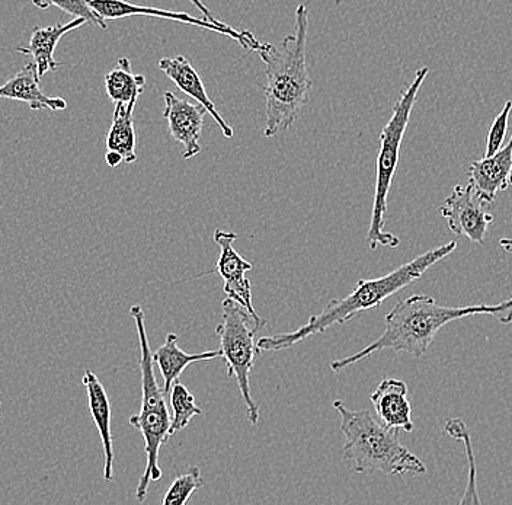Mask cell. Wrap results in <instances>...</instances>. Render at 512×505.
Here are the masks:
<instances>
[{"label": "cell", "mask_w": 512, "mask_h": 505, "mask_svg": "<svg viewBox=\"0 0 512 505\" xmlns=\"http://www.w3.org/2000/svg\"><path fill=\"white\" fill-rule=\"evenodd\" d=\"M0 421H2V402H0Z\"/></svg>", "instance_id": "obj_29"}, {"label": "cell", "mask_w": 512, "mask_h": 505, "mask_svg": "<svg viewBox=\"0 0 512 505\" xmlns=\"http://www.w3.org/2000/svg\"><path fill=\"white\" fill-rule=\"evenodd\" d=\"M114 105L112 123L107 134V150L118 153L124 163H134L137 161V136L133 115L137 102Z\"/></svg>", "instance_id": "obj_19"}, {"label": "cell", "mask_w": 512, "mask_h": 505, "mask_svg": "<svg viewBox=\"0 0 512 505\" xmlns=\"http://www.w3.org/2000/svg\"><path fill=\"white\" fill-rule=\"evenodd\" d=\"M158 66L159 69L162 70V72L165 73V75L168 76L176 86H178L179 91H182L185 95H188V97L195 99L197 104L204 107L207 114H210L211 117H213V120L216 121V124L220 127V130H222L224 137L232 139V127L224 121L222 115L217 111V107L216 104H214L213 99L208 97L206 86H204L200 73L194 69V66L191 65V62L187 57H165V59L159 60Z\"/></svg>", "instance_id": "obj_12"}, {"label": "cell", "mask_w": 512, "mask_h": 505, "mask_svg": "<svg viewBox=\"0 0 512 505\" xmlns=\"http://www.w3.org/2000/svg\"><path fill=\"white\" fill-rule=\"evenodd\" d=\"M188 2H191L192 5H194L195 8L198 9V11H200L201 14H203V18L207 19V21L214 22V24H223V21L214 18V15L211 14L210 9H208L207 6L204 5L203 0H188Z\"/></svg>", "instance_id": "obj_26"}, {"label": "cell", "mask_w": 512, "mask_h": 505, "mask_svg": "<svg viewBox=\"0 0 512 505\" xmlns=\"http://www.w3.org/2000/svg\"><path fill=\"white\" fill-rule=\"evenodd\" d=\"M0 99L24 102L31 110H67V101L60 97H48L40 86L34 62L22 67L9 81L0 85Z\"/></svg>", "instance_id": "obj_16"}, {"label": "cell", "mask_w": 512, "mask_h": 505, "mask_svg": "<svg viewBox=\"0 0 512 505\" xmlns=\"http://www.w3.org/2000/svg\"><path fill=\"white\" fill-rule=\"evenodd\" d=\"M371 404L376 409L377 418L386 427L403 430L405 433L414 431L411 402L408 401V385L395 377H386L371 393Z\"/></svg>", "instance_id": "obj_13"}, {"label": "cell", "mask_w": 512, "mask_h": 505, "mask_svg": "<svg viewBox=\"0 0 512 505\" xmlns=\"http://www.w3.org/2000/svg\"><path fill=\"white\" fill-rule=\"evenodd\" d=\"M428 73H430L428 67H421L415 73L414 81L403 89L393 107L392 117L380 133V149L376 161V194H374L370 228L367 232L368 248L371 251H376L377 246L380 245L390 249L398 248L400 245L398 236L384 230L387 196H389L390 187H392L393 178L398 169L400 147H402L405 131L408 129L409 118H411L416 99H418L419 89L427 79Z\"/></svg>", "instance_id": "obj_6"}, {"label": "cell", "mask_w": 512, "mask_h": 505, "mask_svg": "<svg viewBox=\"0 0 512 505\" xmlns=\"http://www.w3.org/2000/svg\"><path fill=\"white\" fill-rule=\"evenodd\" d=\"M222 324L217 326L216 334L220 338V353L226 363L227 377H235L242 393L243 402L248 411V420L252 425L259 421V405L252 398L251 373L259 356L256 332L262 328L235 300L227 299L222 303Z\"/></svg>", "instance_id": "obj_7"}, {"label": "cell", "mask_w": 512, "mask_h": 505, "mask_svg": "<svg viewBox=\"0 0 512 505\" xmlns=\"http://www.w3.org/2000/svg\"><path fill=\"white\" fill-rule=\"evenodd\" d=\"M309 31V6L300 3L296 9V31L283 38L280 46L262 43L256 53L265 65L264 136L275 137L296 123L313 88L306 63V41Z\"/></svg>", "instance_id": "obj_3"}, {"label": "cell", "mask_w": 512, "mask_h": 505, "mask_svg": "<svg viewBox=\"0 0 512 505\" xmlns=\"http://www.w3.org/2000/svg\"><path fill=\"white\" fill-rule=\"evenodd\" d=\"M88 24L89 22L85 18H73L72 21L66 22V24L34 28L30 43L27 46L16 47V51L25 54V56L32 57L34 65L37 67L38 78L41 81L47 73L56 72V70H59V67L63 66V63L57 62L54 59V51H56L64 35L79 30V28L85 27Z\"/></svg>", "instance_id": "obj_15"}, {"label": "cell", "mask_w": 512, "mask_h": 505, "mask_svg": "<svg viewBox=\"0 0 512 505\" xmlns=\"http://www.w3.org/2000/svg\"><path fill=\"white\" fill-rule=\"evenodd\" d=\"M469 182L489 203L512 185V134L508 145L501 147L495 155L483 156L470 165Z\"/></svg>", "instance_id": "obj_14"}, {"label": "cell", "mask_w": 512, "mask_h": 505, "mask_svg": "<svg viewBox=\"0 0 512 505\" xmlns=\"http://www.w3.org/2000/svg\"><path fill=\"white\" fill-rule=\"evenodd\" d=\"M136 322L137 335L140 344V370H142V408L137 415L130 418V424L142 433L144 450H146L147 463L139 487H137L136 498L142 503L146 500L147 492L152 482H159L162 479V469L159 466L160 449L168 443L169 428H171V412H169L166 399L168 396L160 388L155 376L153 367L152 348H150L149 337H147L146 324H144V312L140 306H133L130 310Z\"/></svg>", "instance_id": "obj_5"}, {"label": "cell", "mask_w": 512, "mask_h": 505, "mask_svg": "<svg viewBox=\"0 0 512 505\" xmlns=\"http://www.w3.org/2000/svg\"><path fill=\"white\" fill-rule=\"evenodd\" d=\"M345 437L342 456L354 473L422 475L427 466L399 441L398 430L386 427L368 409L354 411L342 401L334 402Z\"/></svg>", "instance_id": "obj_4"}, {"label": "cell", "mask_w": 512, "mask_h": 505, "mask_svg": "<svg viewBox=\"0 0 512 505\" xmlns=\"http://www.w3.org/2000/svg\"><path fill=\"white\" fill-rule=\"evenodd\" d=\"M489 206L491 203L480 196L469 182L454 188L440 207V213L454 235L466 236L473 244H483L489 225L494 222Z\"/></svg>", "instance_id": "obj_9"}, {"label": "cell", "mask_w": 512, "mask_h": 505, "mask_svg": "<svg viewBox=\"0 0 512 505\" xmlns=\"http://www.w3.org/2000/svg\"><path fill=\"white\" fill-rule=\"evenodd\" d=\"M512 110V102H505L504 108L501 113L496 115L494 123H492L491 130L488 133V139H486V152L485 156H492L501 149L504 145L505 137H507L508 120H510V114Z\"/></svg>", "instance_id": "obj_25"}, {"label": "cell", "mask_w": 512, "mask_h": 505, "mask_svg": "<svg viewBox=\"0 0 512 505\" xmlns=\"http://www.w3.org/2000/svg\"><path fill=\"white\" fill-rule=\"evenodd\" d=\"M214 242L220 246V257L214 265V271L223 278V290L229 299L238 302L242 308L248 310L249 315L258 324L265 325L264 319L258 315L252 303L251 280L246 273L252 270V264L246 261L235 249L238 235L235 232L216 229L213 233Z\"/></svg>", "instance_id": "obj_10"}, {"label": "cell", "mask_w": 512, "mask_h": 505, "mask_svg": "<svg viewBox=\"0 0 512 505\" xmlns=\"http://www.w3.org/2000/svg\"><path fill=\"white\" fill-rule=\"evenodd\" d=\"M146 89V78L136 75L128 57H121L117 66L105 75V91L114 104L137 102Z\"/></svg>", "instance_id": "obj_20"}, {"label": "cell", "mask_w": 512, "mask_h": 505, "mask_svg": "<svg viewBox=\"0 0 512 505\" xmlns=\"http://www.w3.org/2000/svg\"><path fill=\"white\" fill-rule=\"evenodd\" d=\"M178 335L171 332L166 335V340L163 345H160L158 350L152 354L153 363L159 367L160 373L163 377V392L166 396L171 393L172 386L178 382L184 370L191 364L198 363V361H208L219 359L222 357L220 350L206 351L201 354H188L178 345Z\"/></svg>", "instance_id": "obj_18"}, {"label": "cell", "mask_w": 512, "mask_h": 505, "mask_svg": "<svg viewBox=\"0 0 512 505\" xmlns=\"http://www.w3.org/2000/svg\"><path fill=\"white\" fill-rule=\"evenodd\" d=\"M169 401H171L172 407L169 437L176 436L179 431L184 430L191 423L192 418L203 414V409L195 404L194 395L188 391L187 386L179 383V380L172 386Z\"/></svg>", "instance_id": "obj_21"}, {"label": "cell", "mask_w": 512, "mask_h": 505, "mask_svg": "<svg viewBox=\"0 0 512 505\" xmlns=\"http://www.w3.org/2000/svg\"><path fill=\"white\" fill-rule=\"evenodd\" d=\"M88 5L105 21L108 19H123L128 17H147L168 19V21L181 22V24L194 25L203 30L213 31L227 35V37L239 43L246 51H258L262 46L261 41L251 31H238L227 24H214L204 18L192 17L187 12H174L168 9L152 8V6L134 5L126 0H88Z\"/></svg>", "instance_id": "obj_8"}, {"label": "cell", "mask_w": 512, "mask_h": 505, "mask_svg": "<svg viewBox=\"0 0 512 505\" xmlns=\"http://www.w3.org/2000/svg\"><path fill=\"white\" fill-rule=\"evenodd\" d=\"M456 248V241L448 242L446 245L430 249L415 260L400 265L387 276L358 281L354 292L339 299H332L322 312L310 316L309 321L296 331L259 338V351L277 353V351L287 350L296 344L303 343L307 338L323 334L331 326L347 324L366 310L379 308L384 300L419 280L432 265L453 254Z\"/></svg>", "instance_id": "obj_2"}, {"label": "cell", "mask_w": 512, "mask_h": 505, "mask_svg": "<svg viewBox=\"0 0 512 505\" xmlns=\"http://www.w3.org/2000/svg\"><path fill=\"white\" fill-rule=\"evenodd\" d=\"M105 162H107V165L110 166V168H118L121 163H124L123 158L115 152H107Z\"/></svg>", "instance_id": "obj_27"}, {"label": "cell", "mask_w": 512, "mask_h": 505, "mask_svg": "<svg viewBox=\"0 0 512 505\" xmlns=\"http://www.w3.org/2000/svg\"><path fill=\"white\" fill-rule=\"evenodd\" d=\"M473 315H491L502 324H511L512 297L495 306L476 305L464 308L440 306L431 296L425 294H415L408 299L399 300L384 318L383 334L376 341L352 356L332 361L329 369L339 373L386 350L409 354L419 359L430 350L443 326Z\"/></svg>", "instance_id": "obj_1"}, {"label": "cell", "mask_w": 512, "mask_h": 505, "mask_svg": "<svg viewBox=\"0 0 512 505\" xmlns=\"http://www.w3.org/2000/svg\"><path fill=\"white\" fill-rule=\"evenodd\" d=\"M204 487V479L198 466H191L187 473L178 476L163 497V505H184L197 489Z\"/></svg>", "instance_id": "obj_22"}, {"label": "cell", "mask_w": 512, "mask_h": 505, "mask_svg": "<svg viewBox=\"0 0 512 505\" xmlns=\"http://www.w3.org/2000/svg\"><path fill=\"white\" fill-rule=\"evenodd\" d=\"M83 386L88 392L89 409L91 417L98 428L101 436L102 447H104V479L111 482L114 479V439L111 431V405L104 385L99 382L94 372L86 370L82 379Z\"/></svg>", "instance_id": "obj_17"}, {"label": "cell", "mask_w": 512, "mask_h": 505, "mask_svg": "<svg viewBox=\"0 0 512 505\" xmlns=\"http://www.w3.org/2000/svg\"><path fill=\"white\" fill-rule=\"evenodd\" d=\"M32 5L41 9V11L56 6L64 14L72 15L75 18H85L89 24L96 25L104 31L108 30L107 21L96 14L94 9L88 5V0H32Z\"/></svg>", "instance_id": "obj_23"}, {"label": "cell", "mask_w": 512, "mask_h": 505, "mask_svg": "<svg viewBox=\"0 0 512 505\" xmlns=\"http://www.w3.org/2000/svg\"><path fill=\"white\" fill-rule=\"evenodd\" d=\"M163 98V118L168 121L172 139L184 147L182 158H194L201 152L200 140L207 111L200 104H192L187 99L176 97L174 92H165Z\"/></svg>", "instance_id": "obj_11"}, {"label": "cell", "mask_w": 512, "mask_h": 505, "mask_svg": "<svg viewBox=\"0 0 512 505\" xmlns=\"http://www.w3.org/2000/svg\"><path fill=\"white\" fill-rule=\"evenodd\" d=\"M444 431L448 434V436L453 437V439L463 441L464 447L467 450V459H469V468H470V478L469 485H467L466 489V497L463 498L462 504L466 503H480L478 495H476V471H475V459H473L472 455V447H470V433L467 430L466 424L463 423L459 418H453V420H448L446 423V427H444Z\"/></svg>", "instance_id": "obj_24"}, {"label": "cell", "mask_w": 512, "mask_h": 505, "mask_svg": "<svg viewBox=\"0 0 512 505\" xmlns=\"http://www.w3.org/2000/svg\"><path fill=\"white\" fill-rule=\"evenodd\" d=\"M502 246H505V249H507L508 252H512V241H507V239H504V241L501 242Z\"/></svg>", "instance_id": "obj_28"}]
</instances>
